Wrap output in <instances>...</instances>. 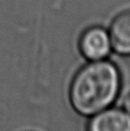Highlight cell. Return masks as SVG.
Segmentation results:
<instances>
[{"mask_svg":"<svg viewBox=\"0 0 130 131\" xmlns=\"http://www.w3.org/2000/svg\"><path fill=\"white\" fill-rule=\"evenodd\" d=\"M122 104H123L124 110H125L127 113L130 114V91L125 95V97H124V99H123V103H122Z\"/></svg>","mask_w":130,"mask_h":131,"instance_id":"cell-5","label":"cell"},{"mask_svg":"<svg viewBox=\"0 0 130 131\" xmlns=\"http://www.w3.org/2000/svg\"><path fill=\"white\" fill-rule=\"evenodd\" d=\"M120 88L121 73L116 63L107 59L90 61L73 77L69 100L78 113L94 115L114 103Z\"/></svg>","mask_w":130,"mask_h":131,"instance_id":"cell-1","label":"cell"},{"mask_svg":"<svg viewBox=\"0 0 130 131\" xmlns=\"http://www.w3.org/2000/svg\"><path fill=\"white\" fill-rule=\"evenodd\" d=\"M78 48L88 62L106 59L112 51L108 29L101 25L86 28L78 37Z\"/></svg>","mask_w":130,"mask_h":131,"instance_id":"cell-2","label":"cell"},{"mask_svg":"<svg viewBox=\"0 0 130 131\" xmlns=\"http://www.w3.org/2000/svg\"><path fill=\"white\" fill-rule=\"evenodd\" d=\"M87 131H130V114L120 108H106L88 121Z\"/></svg>","mask_w":130,"mask_h":131,"instance_id":"cell-3","label":"cell"},{"mask_svg":"<svg viewBox=\"0 0 130 131\" xmlns=\"http://www.w3.org/2000/svg\"><path fill=\"white\" fill-rule=\"evenodd\" d=\"M107 29L112 51L122 56H130V8L117 13Z\"/></svg>","mask_w":130,"mask_h":131,"instance_id":"cell-4","label":"cell"}]
</instances>
